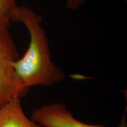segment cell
<instances>
[{
  "label": "cell",
  "mask_w": 127,
  "mask_h": 127,
  "mask_svg": "<svg viewBox=\"0 0 127 127\" xmlns=\"http://www.w3.org/2000/svg\"><path fill=\"white\" fill-rule=\"evenodd\" d=\"M11 21L21 22L30 35L27 50L14 64L16 81L22 96L32 87H48L64 81L63 70L52 60L42 17L29 7L17 6L12 12Z\"/></svg>",
  "instance_id": "cell-1"
},
{
  "label": "cell",
  "mask_w": 127,
  "mask_h": 127,
  "mask_svg": "<svg viewBox=\"0 0 127 127\" xmlns=\"http://www.w3.org/2000/svg\"><path fill=\"white\" fill-rule=\"evenodd\" d=\"M20 58L8 28H0V107L14 97L21 98L16 81L14 64Z\"/></svg>",
  "instance_id": "cell-2"
},
{
  "label": "cell",
  "mask_w": 127,
  "mask_h": 127,
  "mask_svg": "<svg viewBox=\"0 0 127 127\" xmlns=\"http://www.w3.org/2000/svg\"><path fill=\"white\" fill-rule=\"evenodd\" d=\"M31 119L41 127H105L102 125L88 124L77 120L62 103H52L35 108ZM118 127H127L125 114Z\"/></svg>",
  "instance_id": "cell-3"
},
{
  "label": "cell",
  "mask_w": 127,
  "mask_h": 127,
  "mask_svg": "<svg viewBox=\"0 0 127 127\" xmlns=\"http://www.w3.org/2000/svg\"><path fill=\"white\" fill-rule=\"evenodd\" d=\"M0 127H41L24 112L21 98L14 97L0 107Z\"/></svg>",
  "instance_id": "cell-4"
},
{
  "label": "cell",
  "mask_w": 127,
  "mask_h": 127,
  "mask_svg": "<svg viewBox=\"0 0 127 127\" xmlns=\"http://www.w3.org/2000/svg\"><path fill=\"white\" fill-rule=\"evenodd\" d=\"M17 6L16 0H0V28L9 27L12 12Z\"/></svg>",
  "instance_id": "cell-5"
},
{
  "label": "cell",
  "mask_w": 127,
  "mask_h": 127,
  "mask_svg": "<svg viewBox=\"0 0 127 127\" xmlns=\"http://www.w3.org/2000/svg\"><path fill=\"white\" fill-rule=\"evenodd\" d=\"M87 0H66V7L68 9L77 11L86 3Z\"/></svg>",
  "instance_id": "cell-6"
}]
</instances>
